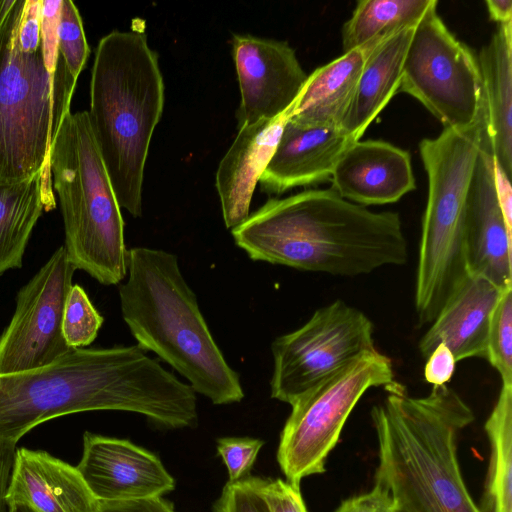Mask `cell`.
<instances>
[{"mask_svg": "<svg viewBox=\"0 0 512 512\" xmlns=\"http://www.w3.org/2000/svg\"><path fill=\"white\" fill-rule=\"evenodd\" d=\"M371 409L378 442L375 484L407 512H482L468 492L457 457L459 433L474 413L447 384L414 397L393 380Z\"/></svg>", "mask_w": 512, "mask_h": 512, "instance_id": "3957f363", "label": "cell"}, {"mask_svg": "<svg viewBox=\"0 0 512 512\" xmlns=\"http://www.w3.org/2000/svg\"><path fill=\"white\" fill-rule=\"evenodd\" d=\"M233 60L241 101L239 127L274 119L295 102L308 75L285 41L234 35Z\"/></svg>", "mask_w": 512, "mask_h": 512, "instance_id": "4fadbf2b", "label": "cell"}, {"mask_svg": "<svg viewBox=\"0 0 512 512\" xmlns=\"http://www.w3.org/2000/svg\"><path fill=\"white\" fill-rule=\"evenodd\" d=\"M6 500L37 512H96L99 505L76 467L27 448L16 449Z\"/></svg>", "mask_w": 512, "mask_h": 512, "instance_id": "ffe728a7", "label": "cell"}, {"mask_svg": "<svg viewBox=\"0 0 512 512\" xmlns=\"http://www.w3.org/2000/svg\"><path fill=\"white\" fill-rule=\"evenodd\" d=\"M486 131L484 111L466 128H444L419 151L428 176L414 304L419 325L430 324L467 275L464 215L469 184Z\"/></svg>", "mask_w": 512, "mask_h": 512, "instance_id": "ba28073f", "label": "cell"}, {"mask_svg": "<svg viewBox=\"0 0 512 512\" xmlns=\"http://www.w3.org/2000/svg\"><path fill=\"white\" fill-rule=\"evenodd\" d=\"M98 410L142 414L168 429L198 424L193 388L137 344L70 348L45 367L0 375V441L17 443L45 421Z\"/></svg>", "mask_w": 512, "mask_h": 512, "instance_id": "6da1fadb", "label": "cell"}, {"mask_svg": "<svg viewBox=\"0 0 512 512\" xmlns=\"http://www.w3.org/2000/svg\"><path fill=\"white\" fill-rule=\"evenodd\" d=\"M394 380L391 360L377 349L367 352L299 397L280 435L277 461L293 485L325 472L352 410L370 388Z\"/></svg>", "mask_w": 512, "mask_h": 512, "instance_id": "9c48e42d", "label": "cell"}, {"mask_svg": "<svg viewBox=\"0 0 512 512\" xmlns=\"http://www.w3.org/2000/svg\"><path fill=\"white\" fill-rule=\"evenodd\" d=\"M292 106L274 119L239 127L236 138L221 159L216 172V189L228 229L237 227L250 215L255 187L276 150Z\"/></svg>", "mask_w": 512, "mask_h": 512, "instance_id": "ac0fdd59", "label": "cell"}, {"mask_svg": "<svg viewBox=\"0 0 512 512\" xmlns=\"http://www.w3.org/2000/svg\"><path fill=\"white\" fill-rule=\"evenodd\" d=\"M49 160L69 262L103 285L119 284L128 268L124 220L88 111L65 116Z\"/></svg>", "mask_w": 512, "mask_h": 512, "instance_id": "52a82bcc", "label": "cell"}, {"mask_svg": "<svg viewBox=\"0 0 512 512\" xmlns=\"http://www.w3.org/2000/svg\"><path fill=\"white\" fill-rule=\"evenodd\" d=\"M41 1L14 0L0 25V184L43 172L53 198L50 148L77 79L60 52L44 50Z\"/></svg>", "mask_w": 512, "mask_h": 512, "instance_id": "277c9868", "label": "cell"}, {"mask_svg": "<svg viewBox=\"0 0 512 512\" xmlns=\"http://www.w3.org/2000/svg\"><path fill=\"white\" fill-rule=\"evenodd\" d=\"M373 333L370 318L343 300L317 309L304 325L271 344V397L292 405L359 356L376 350Z\"/></svg>", "mask_w": 512, "mask_h": 512, "instance_id": "8fae6325", "label": "cell"}, {"mask_svg": "<svg viewBox=\"0 0 512 512\" xmlns=\"http://www.w3.org/2000/svg\"><path fill=\"white\" fill-rule=\"evenodd\" d=\"M254 261L354 277L403 265L408 243L397 212H374L333 189L270 199L232 229Z\"/></svg>", "mask_w": 512, "mask_h": 512, "instance_id": "7a4b0ae2", "label": "cell"}, {"mask_svg": "<svg viewBox=\"0 0 512 512\" xmlns=\"http://www.w3.org/2000/svg\"><path fill=\"white\" fill-rule=\"evenodd\" d=\"M355 142L339 127L286 123L276 150L260 177L263 191L289 189L327 181Z\"/></svg>", "mask_w": 512, "mask_h": 512, "instance_id": "e0dca14e", "label": "cell"}, {"mask_svg": "<svg viewBox=\"0 0 512 512\" xmlns=\"http://www.w3.org/2000/svg\"><path fill=\"white\" fill-rule=\"evenodd\" d=\"M371 45L343 53L308 75L289 120L303 126L340 127Z\"/></svg>", "mask_w": 512, "mask_h": 512, "instance_id": "603a6c76", "label": "cell"}, {"mask_svg": "<svg viewBox=\"0 0 512 512\" xmlns=\"http://www.w3.org/2000/svg\"><path fill=\"white\" fill-rule=\"evenodd\" d=\"M52 210L43 172L17 183L0 184V277L22 267L32 231L42 212Z\"/></svg>", "mask_w": 512, "mask_h": 512, "instance_id": "cb8c5ba5", "label": "cell"}, {"mask_svg": "<svg viewBox=\"0 0 512 512\" xmlns=\"http://www.w3.org/2000/svg\"><path fill=\"white\" fill-rule=\"evenodd\" d=\"M502 384H512V286L506 287L491 315L486 358Z\"/></svg>", "mask_w": 512, "mask_h": 512, "instance_id": "4316f807", "label": "cell"}, {"mask_svg": "<svg viewBox=\"0 0 512 512\" xmlns=\"http://www.w3.org/2000/svg\"><path fill=\"white\" fill-rule=\"evenodd\" d=\"M456 363L450 349L443 343L439 344L427 357L425 380L433 386L447 384L452 378Z\"/></svg>", "mask_w": 512, "mask_h": 512, "instance_id": "836d02e7", "label": "cell"}, {"mask_svg": "<svg viewBox=\"0 0 512 512\" xmlns=\"http://www.w3.org/2000/svg\"><path fill=\"white\" fill-rule=\"evenodd\" d=\"M485 4L493 21L498 24L512 22V2L510 0H487Z\"/></svg>", "mask_w": 512, "mask_h": 512, "instance_id": "74e56055", "label": "cell"}, {"mask_svg": "<svg viewBox=\"0 0 512 512\" xmlns=\"http://www.w3.org/2000/svg\"><path fill=\"white\" fill-rule=\"evenodd\" d=\"M263 478L247 475L227 482L213 512H270L262 493Z\"/></svg>", "mask_w": 512, "mask_h": 512, "instance_id": "f546056e", "label": "cell"}, {"mask_svg": "<svg viewBox=\"0 0 512 512\" xmlns=\"http://www.w3.org/2000/svg\"><path fill=\"white\" fill-rule=\"evenodd\" d=\"M395 512H407V511H405V510H402V509H400V508H397V507H396V510H395Z\"/></svg>", "mask_w": 512, "mask_h": 512, "instance_id": "60d3db41", "label": "cell"}, {"mask_svg": "<svg viewBox=\"0 0 512 512\" xmlns=\"http://www.w3.org/2000/svg\"><path fill=\"white\" fill-rule=\"evenodd\" d=\"M264 442L249 437H225L217 440V451L228 470L229 482L249 475Z\"/></svg>", "mask_w": 512, "mask_h": 512, "instance_id": "4dcf8cb0", "label": "cell"}, {"mask_svg": "<svg viewBox=\"0 0 512 512\" xmlns=\"http://www.w3.org/2000/svg\"><path fill=\"white\" fill-rule=\"evenodd\" d=\"M483 110L496 164L512 176V22L498 24L477 57Z\"/></svg>", "mask_w": 512, "mask_h": 512, "instance_id": "7402d4cb", "label": "cell"}, {"mask_svg": "<svg viewBox=\"0 0 512 512\" xmlns=\"http://www.w3.org/2000/svg\"><path fill=\"white\" fill-rule=\"evenodd\" d=\"M14 0H0V25L12 7Z\"/></svg>", "mask_w": 512, "mask_h": 512, "instance_id": "f35d334b", "label": "cell"}, {"mask_svg": "<svg viewBox=\"0 0 512 512\" xmlns=\"http://www.w3.org/2000/svg\"><path fill=\"white\" fill-rule=\"evenodd\" d=\"M75 270L60 246L18 291L15 311L0 335V375L45 367L69 351L62 323Z\"/></svg>", "mask_w": 512, "mask_h": 512, "instance_id": "7c38bea8", "label": "cell"}, {"mask_svg": "<svg viewBox=\"0 0 512 512\" xmlns=\"http://www.w3.org/2000/svg\"><path fill=\"white\" fill-rule=\"evenodd\" d=\"M15 442L0 441V512H9L6 493L16 452Z\"/></svg>", "mask_w": 512, "mask_h": 512, "instance_id": "d590c367", "label": "cell"}, {"mask_svg": "<svg viewBox=\"0 0 512 512\" xmlns=\"http://www.w3.org/2000/svg\"><path fill=\"white\" fill-rule=\"evenodd\" d=\"M504 289L467 273L421 337L418 343L421 355L427 358L443 343L456 362L486 358L491 315Z\"/></svg>", "mask_w": 512, "mask_h": 512, "instance_id": "d6986e66", "label": "cell"}, {"mask_svg": "<svg viewBox=\"0 0 512 512\" xmlns=\"http://www.w3.org/2000/svg\"><path fill=\"white\" fill-rule=\"evenodd\" d=\"M103 317L78 284L71 286L64 308L62 333L70 348H85L97 337Z\"/></svg>", "mask_w": 512, "mask_h": 512, "instance_id": "83f0119b", "label": "cell"}, {"mask_svg": "<svg viewBox=\"0 0 512 512\" xmlns=\"http://www.w3.org/2000/svg\"><path fill=\"white\" fill-rule=\"evenodd\" d=\"M490 461L482 512H512V384H502L484 425Z\"/></svg>", "mask_w": 512, "mask_h": 512, "instance_id": "d4e9b609", "label": "cell"}, {"mask_svg": "<svg viewBox=\"0 0 512 512\" xmlns=\"http://www.w3.org/2000/svg\"><path fill=\"white\" fill-rule=\"evenodd\" d=\"M127 281L119 287L122 317L145 351L172 366L213 404L244 398L200 311L175 254L147 247L128 250Z\"/></svg>", "mask_w": 512, "mask_h": 512, "instance_id": "5b68a950", "label": "cell"}, {"mask_svg": "<svg viewBox=\"0 0 512 512\" xmlns=\"http://www.w3.org/2000/svg\"><path fill=\"white\" fill-rule=\"evenodd\" d=\"M396 503L390 492L380 485L366 493L349 497L334 512H395Z\"/></svg>", "mask_w": 512, "mask_h": 512, "instance_id": "d6a6232c", "label": "cell"}, {"mask_svg": "<svg viewBox=\"0 0 512 512\" xmlns=\"http://www.w3.org/2000/svg\"><path fill=\"white\" fill-rule=\"evenodd\" d=\"M509 178L501 168L494 163V184L497 199L503 213L506 225L512 232V188Z\"/></svg>", "mask_w": 512, "mask_h": 512, "instance_id": "8d00e7d4", "label": "cell"}, {"mask_svg": "<svg viewBox=\"0 0 512 512\" xmlns=\"http://www.w3.org/2000/svg\"><path fill=\"white\" fill-rule=\"evenodd\" d=\"M262 493L270 512H308L296 486L282 479H263Z\"/></svg>", "mask_w": 512, "mask_h": 512, "instance_id": "1f68e13d", "label": "cell"}, {"mask_svg": "<svg viewBox=\"0 0 512 512\" xmlns=\"http://www.w3.org/2000/svg\"><path fill=\"white\" fill-rule=\"evenodd\" d=\"M164 107L158 56L143 31L113 30L98 43L90 82L92 131L117 201L142 214L144 169Z\"/></svg>", "mask_w": 512, "mask_h": 512, "instance_id": "8992f818", "label": "cell"}, {"mask_svg": "<svg viewBox=\"0 0 512 512\" xmlns=\"http://www.w3.org/2000/svg\"><path fill=\"white\" fill-rule=\"evenodd\" d=\"M436 0H359L342 30L343 53L416 25Z\"/></svg>", "mask_w": 512, "mask_h": 512, "instance_id": "484cf974", "label": "cell"}, {"mask_svg": "<svg viewBox=\"0 0 512 512\" xmlns=\"http://www.w3.org/2000/svg\"><path fill=\"white\" fill-rule=\"evenodd\" d=\"M494 163L486 126L465 204L464 260L468 274L506 288L512 286V232L497 199Z\"/></svg>", "mask_w": 512, "mask_h": 512, "instance_id": "5bb4252c", "label": "cell"}, {"mask_svg": "<svg viewBox=\"0 0 512 512\" xmlns=\"http://www.w3.org/2000/svg\"><path fill=\"white\" fill-rule=\"evenodd\" d=\"M58 50L72 76L77 79L86 64L90 50L82 19L71 0H62L59 13Z\"/></svg>", "mask_w": 512, "mask_h": 512, "instance_id": "f1b7e54d", "label": "cell"}, {"mask_svg": "<svg viewBox=\"0 0 512 512\" xmlns=\"http://www.w3.org/2000/svg\"><path fill=\"white\" fill-rule=\"evenodd\" d=\"M330 179L339 196L365 207L397 202L416 188L410 153L381 140L352 144Z\"/></svg>", "mask_w": 512, "mask_h": 512, "instance_id": "2e32d148", "label": "cell"}, {"mask_svg": "<svg viewBox=\"0 0 512 512\" xmlns=\"http://www.w3.org/2000/svg\"><path fill=\"white\" fill-rule=\"evenodd\" d=\"M9 512H37L32 507L25 504H12L9 505Z\"/></svg>", "mask_w": 512, "mask_h": 512, "instance_id": "ab89813d", "label": "cell"}, {"mask_svg": "<svg viewBox=\"0 0 512 512\" xmlns=\"http://www.w3.org/2000/svg\"><path fill=\"white\" fill-rule=\"evenodd\" d=\"M96 512H176L161 497L133 501L103 502L99 501Z\"/></svg>", "mask_w": 512, "mask_h": 512, "instance_id": "e575fe53", "label": "cell"}, {"mask_svg": "<svg viewBox=\"0 0 512 512\" xmlns=\"http://www.w3.org/2000/svg\"><path fill=\"white\" fill-rule=\"evenodd\" d=\"M98 501L120 502L161 497L175 487L160 459L128 440L90 432L76 466Z\"/></svg>", "mask_w": 512, "mask_h": 512, "instance_id": "9a60e30c", "label": "cell"}, {"mask_svg": "<svg viewBox=\"0 0 512 512\" xmlns=\"http://www.w3.org/2000/svg\"><path fill=\"white\" fill-rule=\"evenodd\" d=\"M438 1L416 24L405 54L398 92L416 98L444 128H466L483 112L477 58L448 30Z\"/></svg>", "mask_w": 512, "mask_h": 512, "instance_id": "30bf717a", "label": "cell"}, {"mask_svg": "<svg viewBox=\"0 0 512 512\" xmlns=\"http://www.w3.org/2000/svg\"><path fill=\"white\" fill-rule=\"evenodd\" d=\"M416 25L404 27L369 48L340 129L354 142L398 93L406 51Z\"/></svg>", "mask_w": 512, "mask_h": 512, "instance_id": "44dd1931", "label": "cell"}]
</instances>
